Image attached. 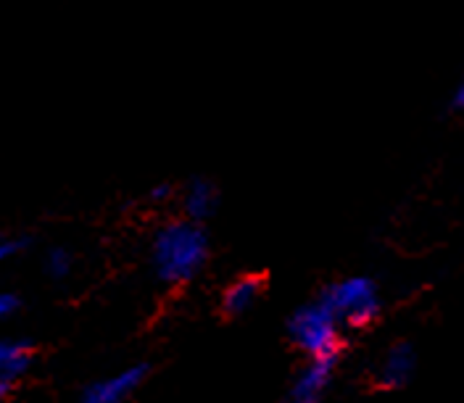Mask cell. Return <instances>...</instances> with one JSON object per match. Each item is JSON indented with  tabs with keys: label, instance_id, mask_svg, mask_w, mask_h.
<instances>
[{
	"label": "cell",
	"instance_id": "6da1fadb",
	"mask_svg": "<svg viewBox=\"0 0 464 403\" xmlns=\"http://www.w3.org/2000/svg\"><path fill=\"white\" fill-rule=\"evenodd\" d=\"M211 256V240L206 225L188 216L164 222L150 237V266L159 283L188 285L203 272Z\"/></svg>",
	"mask_w": 464,
	"mask_h": 403
},
{
	"label": "cell",
	"instance_id": "7a4b0ae2",
	"mask_svg": "<svg viewBox=\"0 0 464 403\" xmlns=\"http://www.w3.org/2000/svg\"><path fill=\"white\" fill-rule=\"evenodd\" d=\"M288 338L293 346L309 359L319 356H341L343 348V324L322 303L309 301L298 306L288 317Z\"/></svg>",
	"mask_w": 464,
	"mask_h": 403
},
{
	"label": "cell",
	"instance_id": "3957f363",
	"mask_svg": "<svg viewBox=\"0 0 464 403\" xmlns=\"http://www.w3.org/2000/svg\"><path fill=\"white\" fill-rule=\"evenodd\" d=\"M319 301L338 317L343 327H353V330L370 327L382 309L375 280L364 274H353V277L330 283L319 293Z\"/></svg>",
	"mask_w": 464,
	"mask_h": 403
},
{
	"label": "cell",
	"instance_id": "277c9868",
	"mask_svg": "<svg viewBox=\"0 0 464 403\" xmlns=\"http://www.w3.org/2000/svg\"><path fill=\"white\" fill-rule=\"evenodd\" d=\"M148 375H150V364L140 361L103 379H92L82 390V403H127V398H132L143 388Z\"/></svg>",
	"mask_w": 464,
	"mask_h": 403
},
{
	"label": "cell",
	"instance_id": "5b68a950",
	"mask_svg": "<svg viewBox=\"0 0 464 403\" xmlns=\"http://www.w3.org/2000/svg\"><path fill=\"white\" fill-rule=\"evenodd\" d=\"M335 367H338V356L309 359L298 369V375L293 377L285 403H322L333 377H335Z\"/></svg>",
	"mask_w": 464,
	"mask_h": 403
},
{
	"label": "cell",
	"instance_id": "8992f818",
	"mask_svg": "<svg viewBox=\"0 0 464 403\" xmlns=\"http://www.w3.org/2000/svg\"><path fill=\"white\" fill-rule=\"evenodd\" d=\"M177 201H179V208H182V216L206 225L208 219L217 216V211L222 206V187L211 177L196 174L185 185H179Z\"/></svg>",
	"mask_w": 464,
	"mask_h": 403
},
{
	"label": "cell",
	"instance_id": "52a82bcc",
	"mask_svg": "<svg viewBox=\"0 0 464 403\" xmlns=\"http://www.w3.org/2000/svg\"><path fill=\"white\" fill-rule=\"evenodd\" d=\"M264 290H266V277H264V274H259V272L240 274V277L232 280L230 285L225 288V293H222V301H219L222 314L230 319L248 314V312L261 301Z\"/></svg>",
	"mask_w": 464,
	"mask_h": 403
},
{
	"label": "cell",
	"instance_id": "ba28073f",
	"mask_svg": "<svg viewBox=\"0 0 464 403\" xmlns=\"http://www.w3.org/2000/svg\"><path fill=\"white\" fill-rule=\"evenodd\" d=\"M417 369V353L409 343H396L385 350L380 367H377V382L380 388H388V390H399L411 382Z\"/></svg>",
	"mask_w": 464,
	"mask_h": 403
},
{
	"label": "cell",
	"instance_id": "9c48e42d",
	"mask_svg": "<svg viewBox=\"0 0 464 403\" xmlns=\"http://www.w3.org/2000/svg\"><path fill=\"white\" fill-rule=\"evenodd\" d=\"M32 361H34V348L29 341L0 338V379L14 382L27 375Z\"/></svg>",
	"mask_w": 464,
	"mask_h": 403
},
{
	"label": "cell",
	"instance_id": "30bf717a",
	"mask_svg": "<svg viewBox=\"0 0 464 403\" xmlns=\"http://www.w3.org/2000/svg\"><path fill=\"white\" fill-rule=\"evenodd\" d=\"M43 266H45V274H48L51 280H66V277L72 274V269H74V256H72L69 248L53 245V248H48Z\"/></svg>",
	"mask_w": 464,
	"mask_h": 403
},
{
	"label": "cell",
	"instance_id": "8fae6325",
	"mask_svg": "<svg viewBox=\"0 0 464 403\" xmlns=\"http://www.w3.org/2000/svg\"><path fill=\"white\" fill-rule=\"evenodd\" d=\"M177 190H179V185H174V182H169V179H164V182H156V185H153V187L145 193V201L153 203V206L177 201Z\"/></svg>",
	"mask_w": 464,
	"mask_h": 403
},
{
	"label": "cell",
	"instance_id": "7c38bea8",
	"mask_svg": "<svg viewBox=\"0 0 464 403\" xmlns=\"http://www.w3.org/2000/svg\"><path fill=\"white\" fill-rule=\"evenodd\" d=\"M27 248L24 237H0V264L8 259H14L16 254H22Z\"/></svg>",
	"mask_w": 464,
	"mask_h": 403
},
{
	"label": "cell",
	"instance_id": "4fadbf2b",
	"mask_svg": "<svg viewBox=\"0 0 464 403\" xmlns=\"http://www.w3.org/2000/svg\"><path fill=\"white\" fill-rule=\"evenodd\" d=\"M19 309H22L19 295H16V293H3V290H0V321H3V319L14 317Z\"/></svg>",
	"mask_w": 464,
	"mask_h": 403
},
{
	"label": "cell",
	"instance_id": "5bb4252c",
	"mask_svg": "<svg viewBox=\"0 0 464 403\" xmlns=\"http://www.w3.org/2000/svg\"><path fill=\"white\" fill-rule=\"evenodd\" d=\"M451 111H464V80L451 92Z\"/></svg>",
	"mask_w": 464,
	"mask_h": 403
},
{
	"label": "cell",
	"instance_id": "9a60e30c",
	"mask_svg": "<svg viewBox=\"0 0 464 403\" xmlns=\"http://www.w3.org/2000/svg\"><path fill=\"white\" fill-rule=\"evenodd\" d=\"M8 390H11V382H5V379H0V403L5 401V396H8Z\"/></svg>",
	"mask_w": 464,
	"mask_h": 403
}]
</instances>
